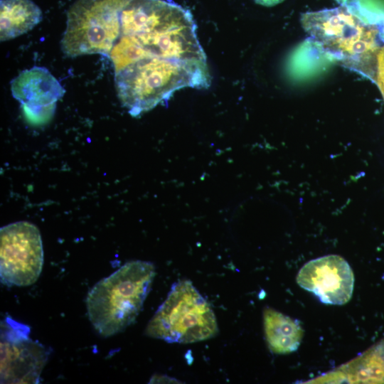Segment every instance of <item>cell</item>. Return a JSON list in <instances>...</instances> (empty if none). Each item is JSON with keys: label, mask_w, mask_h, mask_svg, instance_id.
<instances>
[{"label": "cell", "mask_w": 384, "mask_h": 384, "mask_svg": "<svg viewBox=\"0 0 384 384\" xmlns=\"http://www.w3.org/2000/svg\"><path fill=\"white\" fill-rule=\"evenodd\" d=\"M30 329L9 316L1 322V383H38L48 350L29 338Z\"/></svg>", "instance_id": "obj_7"}, {"label": "cell", "mask_w": 384, "mask_h": 384, "mask_svg": "<svg viewBox=\"0 0 384 384\" xmlns=\"http://www.w3.org/2000/svg\"><path fill=\"white\" fill-rule=\"evenodd\" d=\"M42 11L31 0H1V41L16 38L42 20Z\"/></svg>", "instance_id": "obj_10"}, {"label": "cell", "mask_w": 384, "mask_h": 384, "mask_svg": "<svg viewBox=\"0 0 384 384\" xmlns=\"http://www.w3.org/2000/svg\"><path fill=\"white\" fill-rule=\"evenodd\" d=\"M342 6L351 5L358 0H335Z\"/></svg>", "instance_id": "obj_16"}, {"label": "cell", "mask_w": 384, "mask_h": 384, "mask_svg": "<svg viewBox=\"0 0 384 384\" xmlns=\"http://www.w3.org/2000/svg\"><path fill=\"white\" fill-rule=\"evenodd\" d=\"M177 380L173 378H170L167 375H154L152 378L150 380V383H179ZM179 382V381H178Z\"/></svg>", "instance_id": "obj_14"}, {"label": "cell", "mask_w": 384, "mask_h": 384, "mask_svg": "<svg viewBox=\"0 0 384 384\" xmlns=\"http://www.w3.org/2000/svg\"><path fill=\"white\" fill-rule=\"evenodd\" d=\"M43 265L40 231L33 223L18 221L0 229V278L7 286L26 287L38 279Z\"/></svg>", "instance_id": "obj_6"}, {"label": "cell", "mask_w": 384, "mask_h": 384, "mask_svg": "<svg viewBox=\"0 0 384 384\" xmlns=\"http://www.w3.org/2000/svg\"><path fill=\"white\" fill-rule=\"evenodd\" d=\"M335 58L314 39H307L292 53L288 70L292 77L302 79L322 72Z\"/></svg>", "instance_id": "obj_12"}, {"label": "cell", "mask_w": 384, "mask_h": 384, "mask_svg": "<svg viewBox=\"0 0 384 384\" xmlns=\"http://www.w3.org/2000/svg\"><path fill=\"white\" fill-rule=\"evenodd\" d=\"M155 275L151 262L134 260L97 282L86 299L88 318L95 329L109 337L132 324L143 308Z\"/></svg>", "instance_id": "obj_2"}, {"label": "cell", "mask_w": 384, "mask_h": 384, "mask_svg": "<svg viewBox=\"0 0 384 384\" xmlns=\"http://www.w3.org/2000/svg\"><path fill=\"white\" fill-rule=\"evenodd\" d=\"M304 29L336 60L370 78H375L377 55L384 42V10L351 5L306 12Z\"/></svg>", "instance_id": "obj_1"}, {"label": "cell", "mask_w": 384, "mask_h": 384, "mask_svg": "<svg viewBox=\"0 0 384 384\" xmlns=\"http://www.w3.org/2000/svg\"><path fill=\"white\" fill-rule=\"evenodd\" d=\"M128 0H77L67 11L60 41L68 57L108 55L120 36V13Z\"/></svg>", "instance_id": "obj_5"}, {"label": "cell", "mask_w": 384, "mask_h": 384, "mask_svg": "<svg viewBox=\"0 0 384 384\" xmlns=\"http://www.w3.org/2000/svg\"><path fill=\"white\" fill-rule=\"evenodd\" d=\"M264 327L267 342L273 353L286 354L298 348L303 336L298 321L267 308L264 311Z\"/></svg>", "instance_id": "obj_11"}, {"label": "cell", "mask_w": 384, "mask_h": 384, "mask_svg": "<svg viewBox=\"0 0 384 384\" xmlns=\"http://www.w3.org/2000/svg\"><path fill=\"white\" fill-rule=\"evenodd\" d=\"M115 73L143 59L151 58L130 36L120 35L110 53Z\"/></svg>", "instance_id": "obj_13"}, {"label": "cell", "mask_w": 384, "mask_h": 384, "mask_svg": "<svg viewBox=\"0 0 384 384\" xmlns=\"http://www.w3.org/2000/svg\"><path fill=\"white\" fill-rule=\"evenodd\" d=\"M255 2L257 4L264 6H274L277 5L284 0H254Z\"/></svg>", "instance_id": "obj_15"}, {"label": "cell", "mask_w": 384, "mask_h": 384, "mask_svg": "<svg viewBox=\"0 0 384 384\" xmlns=\"http://www.w3.org/2000/svg\"><path fill=\"white\" fill-rule=\"evenodd\" d=\"M208 68L158 58L135 62L115 73L117 96L133 117L152 110L183 87L207 88Z\"/></svg>", "instance_id": "obj_3"}, {"label": "cell", "mask_w": 384, "mask_h": 384, "mask_svg": "<svg viewBox=\"0 0 384 384\" xmlns=\"http://www.w3.org/2000/svg\"><path fill=\"white\" fill-rule=\"evenodd\" d=\"M13 97L21 105L26 119L33 124L48 122L53 116L56 102L65 90L43 67L22 71L11 81Z\"/></svg>", "instance_id": "obj_9"}, {"label": "cell", "mask_w": 384, "mask_h": 384, "mask_svg": "<svg viewBox=\"0 0 384 384\" xmlns=\"http://www.w3.org/2000/svg\"><path fill=\"white\" fill-rule=\"evenodd\" d=\"M298 284L327 304L343 305L351 298L354 277L348 263L336 255L306 263L297 276Z\"/></svg>", "instance_id": "obj_8"}, {"label": "cell", "mask_w": 384, "mask_h": 384, "mask_svg": "<svg viewBox=\"0 0 384 384\" xmlns=\"http://www.w3.org/2000/svg\"><path fill=\"white\" fill-rule=\"evenodd\" d=\"M218 331L212 308L188 280L172 285L145 329L148 336L180 343L207 340Z\"/></svg>", "instance_id": "obj_4"}]
</instances>
